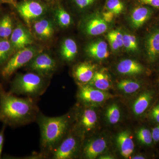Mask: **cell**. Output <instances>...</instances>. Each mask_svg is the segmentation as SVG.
<instances>
[{
    "label": "cell",
    "instance_id": "1",
    "mask_svg": "<svg viewBox=\"0 0 159 159\" xmlns=\"http://www.w3.org/2000/svg\"><path fill=\"white\" fill-rule=\"evenodd\" d=\"M37 101L36 98L10 93L0 84V122L16 127L36 122L40 112Z\"/></svg>",
    "mask_w": 159,
    "mask_h": 159
},
{
    "label": "cell",
    "instance_id": "2",
    "mask_svg": "<svg viewBox=\"0 0 159 159\" xmlns=\"http://www.w3.org/2000/svg\"><path fill=\"white\" fill-rule=\"evenodd\" d=\"M71 116L69 113L57 117H49L40 111L36 122L40 132V152L46 159L70 129Z\"/></svg>",
    "mask_w": 159,
    "mask_h": 159
},
{
    "label": "cell",
    "instance_id": "3",
    "mask_svg": "<svg viewBox=\"0 0 159 159\" xmlns=\"http://www.w3.org/2000/svg\"><path fill=\"white\" fill-rule=\"evenodd\" d=\"M49 77L34 72L20 74L11 81L8 91L17 96L38 99L45 93L49 85Z\"/></svg>",
    "mask_w": 159,
    "mask_h": 159
},
{
    "label": "cell",
    "instance_id": "4",
    "mask_svg": "<svg viewBox=\"0 0 159 159\" xmlns=\"http://www.w3.org/2000/svg\"><path fill=\"white\" fill-rule=\"evenodd\" d=\"M39 53L36 47L31 45L18 50L2 66L0 75L6 80L9 79L18 70L27 65Z\"/></svg>",
    "mask_w": 159,
    "mask_h": 159
},
{
    "label": "cell",
    "instance_id": "5",
    "mask_svg": "<svg viewBox=\"0 0 159 159\" xmlns=\"http://www.w3.org/2000/svg\"><path fill=\"white\" fill-rule=\"evenodd\" d=\"M79 136L74 128H70L64 138L51 152L49 159H71L80 153L81 147Z\"/></svg>",
    "mask_w": 159,
    "mask_h": 159
},
{
    "label": "cell",
    "instance_id": "6",
    "mask_svg": "<svg viewBox=\"0 0 159 159\" xmlns=\"http://www.w3.org/2000/svg\"><path fill=\"white\" fill-rule=\"evenodd\" d=\"M32 72L49 77L56 70L57 63L56 60L47 53H39L26 65Z\"/></svg>",
    "mask_w": 159,
    "mask_h": 159
},
{
    "label": "cell",
    "instance_id": "7",
    "mask_svg": "<svg viewBox=\"0 0 159 159\" xmlns=\"http://www.w3.org/2000/svg\"><path fill=\"white\" fill-rule=\"evenodd\" d=\"M77 97L84 106H91L105 101L110 96L105 91L95 88L89 84L79 85Z\"/></svg>",
    "mask_w": 159,
    "mask_h": 159
},
{
    "label": "cell",
    "instance_id": "8",
    "mask_svg": "<svg viewBox=\"0 0 159 159\" xmlns=\"http://www.w3.org/2000/svg\"><path fill=\"white\" fill-rule=\"evenodd\" d=\"M77 117L76 132L80 135L90 133L96 127L97 122V112L91 106H84Z\"/></svg>",
    "mask_w": 159,
    "mask_h": 159
},
{
    "label": "cell",
    "instance_id": "9",
    "mask_svg": "<svg viewBox=\"0 0 159 159\" xmlns=\"http://www.w3.org/2000/svg\"><path fill=\"white\" fill-rule=\"evenodd\" d=\"M18 13L28 23L37 20L44 14L45 7L39 2L33 1H24L17 5Z\"/></svg>",
    "mask_w": 159,
    "mask_h": 159
},
{
    "label": "cell",
    "instance_id": "10",
    "mask_svg": "<svg viewBox=\"0 0 159 159\" xmlns=\"http://www.w3.org/2000/svg\"><path fill=\"white\" fill-rule=\"evenodd\" d=\"M107 147V142L103 138L89 139L83 144L80 154L84 158L96 159Z\"/></svg>",
    "mask_w": 159,
    "mask_h": 159
},
{
    "label": "cell",
    "instance_id": "11",
    "mask_svg": "<svg viewBox=\"0 0 159 159\" xmlns=\"http://www.w3.org/2000/svg\"><path fill=\"white\" fill-rule=\"evenodd\" d=\"M12 48L15 50H20L31 45L33 39L31 34L27 29L19 24L14 29L10 36Z\"/></svg>",
    "mask_w": 159,
    "mask_h": 159
},
{
    "label": "cell",
    "instance_id": "12",
    "mask_svg": "<svg viewBox=\"0 0 159 159\" xmlns=\"http://www.w3.org/2000/svg\"><path fill=\"white\" fill-rule=\"evenodd\" d=\"M83 27L86 34L96 36L106 31L108 29V25L102 17L98 15H93L86 20Z\"/></svg>",
    "mask_w": 159,
    "mask_h": 159
},
{
    "label": "cell",
    "instance_id": "13",
    "mask_svg": "<svg viewBox=\"0 0 159 159\" xmlns=\"http://www.w3.org/2000/svg\"><path fill=\"white\" fill-rule=\"evenodd\" d=\"M145 48L148 61L154 62L159 57V27L152 30L147 35Z\"/></svg>",
    "mask_w": 159,
    "mask_h": 159
},
{
    "label": "cell",
    "instance_id": "14",
    "mask_svg": "<svg viewBox=\"0 0 159 159\" xmlns=\"http://www.w3.org/2000/svg\"><path fill=\"white\" fill-rule=\"evenodd\" d=\"M96 66L90 62L85 61L77 65L74 70V76L78 85L88 84L95 74Z\"/></svg>",
    "mask_w": 159,
    "mask_h": 159
},
{
    "label": "cell",
    "instance_id": "15",
    "mask_svg": "<svg viewBox=\"0 0 159 159\" xmlns=\"http://www.w3.org/2000/svg\"><path fill=\"white\" fill-rule=\"evenodd\" d=\"M116 142L122 156L125 158L130 157L134 152V144L129 132L124 131L118 134Z\"/></svg>",
    "mask_w": 159,
    "mask_h": 159
},
{
    "label": "cell",
    "instance_id": "16",
    "mask_svg": "<svg viewBox=\"0 0 159 159\" xmlns=\"http://www.w3.org/2000/svg\"><path fill=\"white\" fill-rule=\"evenodd\" d=\"M85 51L89 57L95 59H106L110 55L107 43L104 41L100 40L89 43L87 46Z\"/></svg>",
    "mask_w": 159,
    "mask_h": 159
},
{
    "label": "cell",
    "instance_id": "17",
    "mask_svg": "<svg viewBox=\"0 0 159 159\" xmlns=\"http://www.w3.org/2000/svg\"><path fill=\"white\" fill-rule=\"evenodd\" d=\"M34 34L41 39H48L52 37L54 29L52 22L47 19L37 20L33 25Z\"/></svg>",
    "mask_w": 159,
    "mask_h": 159
},
{
    "label": "cell",
    "instance_id": "18",
    "mask_svg": "<svg viewBox=\"0 0 159 159\" xmlns=\"http://www.w3.org/2000/svg\"><path fill=\"white\" fill-rule=\"evenodd\" d=\"M152 14V11L148 7L143 6L137 7L134 9L130 15L132 26L135 29L142 27L150 19Z\"/></svg>",
    "mask_w": 159,
    "mask_h": 159
},
{
    "label": "cell",
    "instance_id": "19",
    "mask_svg": "<svg viewBox=\"0 0 159 159\" xmlns=\"http://www.w3.org/2000/svg\"><path fill=\"white\" fill-rule=\"evenodd\" d=\"M117 70L119 74L123 75H136L142 73L144 71V67L136 61L126 59L122 60L119 63Z\"/></svg>",
    "mask_w": 159,
    "mask_h": 159
},
{
    "label": "cell",
    "instance_id": "20",
    "mask_svg": "<svg viewBox=\"0 0 159 159\" xmlns=\"http://www.w3.org/2000/svg\"><path fill=\"white\" fill-rule=\"evenodd\" d=\"M88 84L98 89L105 91L110 89L111 83L107 72L102 70L96 71L93 78Z\"/></svg>",
    "mask_w": 159,
    "mask_h": 159
},
{
    "label": "cell",
    "instance_id": "21",
    "mask_svg": "<svg viewBox=\"0 0 159 159\" xmlns=\"http://www.w3.org/2000/svg\"><path fill=\"white\" fill-rule=\"evenodd\" d=\"M78 52L77 43L71 38L66 39L61 46L60 54L63 60L67 62L73 61Z\"/></svg>",
    "mask_w": 159,
    "mask_h": 159
},
{
    "label": "cell",
    "instance_id": "22",
    "mask_svg": "<svg viewBox=\"0 0 159 159\" xmlns=\"http://www.w3.org/2000/svg\"><path fill=\"white\" fill-rule=\"evenodd\" d=\"M152 92H145L141 94L133 103V111L136 116H140L146 111L152 98Z\"/></svg>",
    "mask_w": 159,
    "mask_h": 159
},
{
    "label": "cell",
    "instance_id": "23",
    "mask_svg": "<svg viewBox=\"0 0 159 159\" xmlns=\"http://www.w3.org/2000/svg\"><path fill=\"white\" fill-rule=\"evenodd\" d=\"M13 30L12 19L9 15L5 16L0 20V39H8Z\"/></svg>",
    "mask_w": 159,
    "mask_h": 159
},
{
    "label": "cell",
    "instance_id": "24",
    "mask_svg": "<svg viewBox=\"0 0 159 159\" xmlns=\"http://www.w3.org/2000/svg\"><path fill=\"white\" fill-rule=\"evenodd\" d=\"M13 49L10 41L0 39V66L4 65L10 58Z\"/></svg>",
    "mask_w": 159,
    "mask_h": 159
},
{
    "label": "cell",
    "instance_id": "25",
    "mask_svg": "<svg viewBox=\"0 0 159 159\" xmlns=\"http://www.w3.org/2000/svg\"><path fill=\"white\" fill-rule=\"evenodd\" d=\"M117 87L119 90L126 94H132L141 88L139 82L132 80H123L118 83Z\"/></svg>",
    "mask_w": 159,
    "mask_h": 159
},
{
    "label": "cell",
    "instance_id": "26",
    "mask_svg": "<svg viewBox=\"0 0 159 159\" xmlns=\"http://www.w3.org/2000/svg\"><path fill=\"white\" fill-rule=\"evenodd\" d=\"M57 24L61 28H67L71 25L72 19L70 14L62 8H58L55 11Z\"/></svg>",
    "mask_w": 159,
    "mask_h": 159
},
{
    "label": "cell",
    "instance_id": "27",
    "mask_svg": "<svg viewBox=\"0 0 159 159\" xmlns=\"http://www.w3.org/2000/svg\"><path fill=\"white\" fill-rule=\"evenodd\" d=\"M107 119L111 124H116L119 122L121 117L119 107L116 104L113 103L109 106L106 114Z\"/></svg>",
    "mask_w": 159,
    "mask_h": 159
},
{
    "label": "cell",
    "instance_id": "28",
    "mask_svg": "<svg viewBox=\"0 0 159 159\" xmlns=\"http://www.w3.org/2000/svg\"><path fill=\"white\" fill-rule=\"evenodd\" d=\"M123 47L127 51L131 52L137 51L138 49V43L136 36L130 34H123Z\"/></svg>",
    "mask_w": 159,
    "mask_h": 159
},
{
    "label": "cell",
    "instance_id": "29",
    "mask_svg": "<svg viewBox=\"0 0 159 159\" xmlns=\"http://www.w3.org/2000/svg\"><path fill=\"white\" fill-rule=\"evenodd\" d=\"M137 138L142 144L150 145L152 141V135L150 131L145 128H141L137 133Z\"/></svg>",
    "mask_w": 159,
    "mask_h": 159
},
{
    "label": "cell",
    "instance_id": "30",
    "mask_svg": "<svg viewBox=\"0 0 159 159\" xmlns=\"http://www.w3.org/2000/svg\"><path fill=\"white\" fill-rule=\"evenodd\" d=\"M107 8L108 11H111L115 15L122 13L124 9V5L120 0H108Z\"/></svg>",
    "mask_w": 159,
    "mask_h": 159
},
{
    "label": "cell",
    "instance_id": "31",
    "mask_svg": "<svg viewBox=\"0 0 159 159\" xmlns=\"http://www.w3.org/2000/svg\"><path fill=\"white\" fill-rule=\"evenodd\" d=\"M116 40L120 48L123 47V35L119 30H114L108 33Z\"/></svg>",
    "mask_w": 159,
    "mask_h": 159
},
{
    "label": "cell",
    "instance_id": "32",
    "mask_svg": "<svg viewBox=\"0 0 159 159\" xmlns=\"http://www.w3.org/2000/svg\"><path fill=\"white\" fill-rule=\"evenodd\" d=\"M96 0H74L77 6L80 9H84L93 4Z\"/></svg>",
    "mask_w": 159,
    "mask_h": 159
},
{
    "label": "cell",
    "instance_id": "33",
    "mask_svg": "<svg viewBox=\"0 0 159 159\" xmlns=\"http://www.w3.org/2000/svg\"><path fill=\"white\" fill-rule=\"evenodd\" d=\"M107 38L112 50L116 51L120 48V47L116 40L112 36H111L110 34H108Z\"/></svg>",
    "mask_w": 159,
    "mask_h": 159
},
{
    "label": "cell",
    "instance_id": "34",
    "mask_svg": "<svg viewBox=\"0 0 159 159\" xmlns=\"http://www.w3.org/2000/svg\"><path fill=\"white\" fill-rule=\"evenodd\" d=\"M6 125H3L2 128L0 131V159L2 157L3 146H4V139H5V130Z\"/></svg>",
    "mask_w": 159,
    "mask_h": 159
},
{
    "label": "cell",
    "instance_id": "35",
    "mask_svg": "<svg viewBox=\"0 0 159 159\" xmlns=\"http://www.w3.org/2000/svg\"><path fill=\"white\" fill-rule=\"evenodd\" d=\"M151 116L152 119H153L156 122L159 123V104L156 106L152 109L151 113Z\"/></svg>",
    "mask_w": 159,
    "mask_h": 159
},
{
    "label": "cell",
    "instance_id": "36",
    "mask_svg": "<svg viewBox=\"0 0 159 159\" xmlns=\"http://www.w3.org/2000/svg\"><path fill=\"white\" fill-rule=\"evenodd\" d=\"M139 2L145 5L159 8V0H139Z\"/></svg>",
    "mask_w": 159,
    "mask_h": 159
},
{
    "label": "cell",
    "instance_id": "37",
    "mask_svg": "<svg viewBox=\"0 0 159 159\" xmlns=\"http://www.w3.org/2000/svg\"><path fill=\"white\" fill-rule=\"evenodd\" d=\"M115 15L111 11H108L102 13V18L106 22L110 23L113 19Z\"/></svg>",
    "mask_w": 159,
    "mask_h": 159
},
{
    "label": "cell",
    "instance_id": "38",
    "mask_svg": "<svg viewBox=\"0 0 159 159\" xmlns=\"http://www.w3.org/2000/svg\"><path fill=\"white\" fill-rule=\"evenodd\" d=\"M152 140L155 142H158L159 141V125L153 129L152 133Z\"/></svg>",
    "mask_w": 159,
    "mask_h": 159
},
{
    "label": "cell",
    "instance_id": "39",
    "mask_svg": "<svg viewBox=\"0 0 159 159\" xmlns=\"http://www.w3.org/2000/svg\"><path fill=\"white\" fill-rule=\"evenodd\" d=\"M113 158L112 157L110 156H104L100 157L99 159H111Z\"/></svg>",
    "mask_w": 159,
    "mask_h": 159
},
{
    "label": "cell",
    "instance_id": "40",
    "mask_svg": "<svg viewBox=\"0 0 159 159\" xmlns=\"http://www.w3.org/2000/svg\"><path fill=\"white\" fill-rule=\"evenodd\" d=\"M131 159H145L144 157L143 156H134L132 158H131Z\"/></svg>",
    "mask_w": 159,
    "mask_h": 159
},
{
    "label": "cell",
    "instance_id": "41",
    "mask_svg": "<svg viewBox=\"0 0 159 159\" xmlns=\"http://www.w3.org/2000/svg\"><path fill=\"white\" fill-rule=\"evenodd\" d=\"M7 0H0V2H3V1H6Z\"/></svg>",
    "mask_w": 159,
    "mask_h": 159
}]
</instances>
